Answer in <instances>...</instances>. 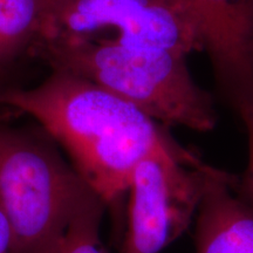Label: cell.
Segmentation results:
<instances>
[{
	"instance_id": "1",
	"label": "cell",
	"mask_w": 253,
	"mask_h": 253,
	"mask_svg": "<svg viewBox=\"0 0 253 253\" xmlns=\"http://www.w3.org/2000/svg\"><path fill=\"white\" fill-rule=\"evenodd\" d=\"M0 104L36 119L107 205L128 191L140 161L175 142L161 123L132 103L65 71L53 69L31 89L0 88Z\"/></svg>"
},
{
	"instance_id": "2",
	"label": "cell",
	"mask_w": 253,
	"mask_h": 253,
	"mask_svg": "<svg viewBox=\"0 0 253 253\" xmlns=\"http://www.w3.org/2000/svg\"><path fill=\"white\" fill-rule=\"evenodd\" d=\"M33 48L53 69L106 88L163 126L212 130L211 95L194 81L186 55L175 50L114 40L47 38Z\"/></svg>"
},
{
	"instance_id": "3",
	"label": "cell",
	"mask_w": 253,
	"mask_h": 253,
	"mask_svg": "<svg viewBox=\"0 0 253 253\" xmlns=\"http://www.w3.org/2000/svg\"><path fill=\"white\" fill-rule=\"evenodd\" d=\"M90 190L46 131L0 122V205L12 253H52Z\"/></svg>"
},
{
	"instance_id": "4",
	"label": "cell",
	"mask_w": 253,
	"mask_h": 253,
	"mask_svg": "<svg viewBox=\"0 0 253 253\" xmlns=\"http://www.w3.org/2000/svg\"><path fill=\"white\" fill-rule=\"evenodd\" d=\"M216 168L175 141L138 162L121 253H161L188 230Z\"/></svg>"
},
{
	"instance_id": "5",
	"label": "cell",
	"mask_w": 253,
	"mask_h": 253,
	"mask_svg": "<svg viewBox=\"0 0 253 253\" xmlns=\"http://www.w3.org/2000/svg\"><path fill=\"white\" fill-rule=\"evenodd\" d=\"M47 38L140 43L186 56L202 50L194 28L167 0H47L39 39Z\"/></svg>"
},
{
	"instance_id": "6",
	"label": "cell",
	"mask_w": 253,
	"mask_h": 253,
	"mask_svg": "<svg viewBox=\"0 0 253 253\" xmlns=\"http://www.w3.org/2000/svg\"><path fill=\"white\" fill-rule=\"evenodd\" d=\"M197 34L227 95L253 84V0H167Z\"/></svg>"
},
{
	"instance_id": "7",
	"label": "cell",
	"mask_w": 253,
	"mask_h": 253,
	"mask_svg": "<svg viewBox=\"0 0 253 253\" xmlns=\"http://www.w3.org/2000/svg\"><path fill=\"white\" fill-rule=\"evenodd\" d=\"M237 177L216 169L199 205L196 253H253V210L236 194Z\"/></svg>"
},
{
	"instance_id": "8",
	"label": "cell",
	"mask_w": 253,
	"mask_h": 253,
	"mask_svg": "<svg viewBox=\"0 0 253 253\" xmlns=\"http://www.w3.org/2000/svg\"><path fill=\"white\" fill-rule=\"evenodd\" d=\"M47 0H0V72L42 34Z\"/></svg>"
},
{
	"instance_id": "9",
	"label": "cell",
	"mask_w": 253,
	"mask_h": 253,
	"mask_svg": "<svg viewBox=\"0 0 253 253\" xmlns=\"http://www.w3.org/2000/svg\"><path fill=\"white\" fill-rule=\"evenodd\" d=\"M106 207L102 198L90 190L52 253H106L100 239Z\"/></svg>"
},
{
	"instance_id": "10",
	"label": "cell",
	"mask_w": 253,
	"mask_h": 253,
	"mask_svg": "<svg viewBox=\"0 0 253 253\" xmlns=\"http://www.w3.org/2000/svg\"><path fill=\"white\" fill-rule=\"evenodd\" d=\"M226 99L244 123L250 145L249 168L243 178H237L233 189L240 199L253 210V84L233 91Z\"/></svg>"
},
{
	"instance_id": "11",
	"label": "cell",
	"mask_w": 253,
	"mask_h": 253,
	"mask_svg": "<svg viewBox=\"0 0 253 253\" xmlns=\"http://www.w3.org/2000/svg\"><path fill=\"white\" fill-rule=\"evenodd\" d=\"M0 253H12L11 227L1 205H0Z\"/></svg>"
}]
</instances>
